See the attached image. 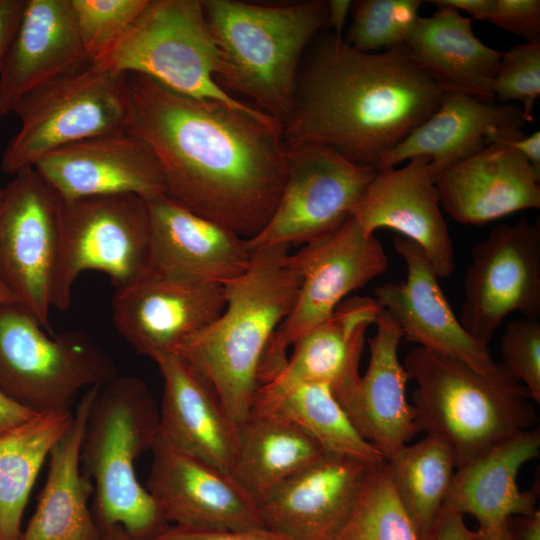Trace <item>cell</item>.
Here are the masks:
<instances>
[{"instance_id":"obj_36","label":"cell","mask_w":540,"mask_h":540,"mask_svg":"<svg viewBox=\"0 0 540 540\" xmlns=\"http://www.w3.org/2000/svg\"><path fill=\"white\" fill-rule=\"evenodd\" d=\"M420 0H360L345 41L362 52L403 45L417 19Z\"/></svg>"},{"instance_id":"obj_8","label":"cell","mask_w":540,"mask_h":540,"mask_svg":"<svg viewBox=\"0 0 540 540\" xmlns=\"http://www.w3.org/2000/svg\"><path fill=\"white\" fill-rule=\"evenodd\" d=\"M93 65L148 76L180 94L245 106L216 81L219 52L201 0H149L117 45Z\"/></svg>"},{"instance_id":"obj_44","label":"cell","mask_w":540,"mask_h":540,"mask_svg":"<svg viewBox=\"0 0 540 540\" xmlns=\"http://www.w3.org/2000/svg\"><path fill=\"white\" fill-rule=\"evenodd\" d=\"M514 540H540V511L514 516L510 520Z\"/></svg>"},{"instance_id":"obj_49","label":"cell","mask_w":540,"mask_h":540,"mask_svg":"<svg viewBox=\"0 0 540 540\" xmlns=\"http://www.w3.org/2000/svg\"><path fill=\"white\" fill-rule=\"evenodd\" d=\"M101 540H136L122 527L114 526L101 532Z\"/></svg>"},{"instance_id":"obj_34","label":"cell","mask_w":540,"mask_h":540,"mask_svg":"<svg viewBox=\"0 0 540 540\" xmlns=\"http://www.w3.org/2000/svg\"><path fill=\"white\" fill-rule=\"evenodd\" d=\"M394 492L410 519L418 540H425L442 507L457 463L454 452L442 437L427 434L406 445L386 461Z\"/></svg>"},{"instance_id":"obj_41","label":"cell","mask_w":540,"mask_h":540,"mask_svg":"<svg viewBox=\"0 0 540 540\" xmlns=\"http://www.w3.org/2000/svg\"><path fill=\"white\" fill-rule=\"evenodd\" d=\"M154 540H290L266 527L232 530L206 531L168 525Z\"/></svg>"},{"instance_id":"obj_11","label":"cell","mask_w":540,"mask_h":540,"mask_svg":"<svg viewBox=\"0 0 540 540\" xmlns=\"http://www.w3.org/2000/svg\"><path fill=\"white\" fill-rule=\"evenodd\" d=\"M290 262L301 278L294 306L272 335L264 352L258 387L284 367L289 347L328 318L346 296L384 273L388 259L374 234L350 217L337 230L305 244Z\"/></svg>"},{"instance_id":"obj_10","label":"cell","mask_w":540,"mask_h":540,"mask_svg":"<svg viewBox=\"0 0 540 540\" xmlns=\"http://www.w3.org/2000/svg\"><path fill=\"white\" fill-rule=\"evenodd\" d=\"M151 265L146 201L135 195L91 196L63 201L53 308L67 310L84 271L109 276L116 289L135 282Z\"/></svg>"},{"instance_id":"obj_30","label":"cell","mask_w":540,"mask_h":540,"mask_svg":"<svg viewBox=\"0 0 540 540\" xmlns=\"http://www.w3.org/2000/svg\"><path fill=\"white\" fill-rule=\"evenodd\" d=\"M419 17L404 46L411 58L450 91L494 102L501 53L480 41L472 18L449 7Z\"/></svg>"},{"instance_id":"obj_43","label":"cell","mask_w":540,"mask_h":540,"mask_svg":"<svg viewBox=\"0 0 540 540\" xmlns=\"http://www.w3.org/2000/svg\"><path fill=\"white\" fill-rule=\"evenodd\" d=\"M26 0H0V67L20 22Z\"/></svg>"},{"instance_id":"obj_26","label":"cell","mask_w":540,"mask_h":540,"mask_svg":"<svg viewBox=\"0 0 540 540\" xmlns=\"http://www.w3.org/2000/svg\"><path fill=\"white\" fill-rule=\"evenodd\" d=\"M375 324L376 333L368 339V368L338 402L358 433L387 461L419 431L405 396L411 379L398 359L403 333L384 310Z\"/></svg>"},{"instance_id":"obj_16","label":"cell","mask_w":540,"mask_h":540,"mask_svg":"<svg viewBox=\"0 0 540 540\" xmlns=\"http://www.w3.org/2000/svg\"><path fill=\"white\" fill-rule=\"evenodd\" d=\"M146 489L169 525L232 531L264 527L255 502L230 473L178 452L159 436Z\"/></svg>"},{"instance_id":"obj_29","label":"cell","mask_w":540,"mask_h":540,"mask_svg":"<svg viewBox=\"0 0 540 540\" xmlns=\"http://www.w3.org/2000/svg\"><path fill=\"white\" fill-rule=\"evenodd\" d=\"M98 386L87 389L69 428L52 447L45 485L19 540H101L88 506L93 482L80 464L82 437Z\"/></svg>"},{"instance_id":"obj_3","label":"cell","mask_w":540,"mask_h":540,"mask_svg":"<svg viewBox=\"0 0 540 540\" xmlns=\"http://www.w3.org/2000/svg\"><path fill=\"white\" fill-rule=\"evenodd\" d=\"M300 284L289 246L254 249L246 272L224 285L221 315L174 352L211 384L236 423L251 411L264 352L292 310Z\"/></svg>"},{"instance_id":"obj_20","label":"cell","mask_w":540,"mask_h":540,"mask_svg":"<svg viewBox=\"0 0 540 540\" xmlns=\"http://www.w3.org/2000/svg\"><path fill=\"white\" fill-rule=\"evenodd\" d=\"M393 244L406 264V280L379 286L373 297L396 322L403 337L478 372L491 371L496 363L488 345L469 334L456 318L423 250L401 236L394 238Z\"/></svg>"},{"instance_id":"obj_42","label":"cell","mask_w":540,"mask_h":540,"mask_svg":"<svg viewBox=\"0 0 540 540\" xmlns=\"http://www.w3.org/2000/svg\"><path fill=\"white\" fill-rule=\"evenodd\" d=\"M425 540H474V538L473 530L466 526L462 514L442 508Z\"/></svg>"},{"instance_id":"obj_13","label":"cell","mask_w":540,"mask_h":540,"mask_svg":"<svg viewBox=\"0 0 540 540\" xmlns=\"http://www.w3.org/2000/svg\"><path fill=\"white\" fill-rule=\"evenodd\" d=\"M287 159L282 193L266 226L248 240L252 250L307 244L331 234L351 217L377 170L317 144L287 147Z\"/></svg>"},{"instance_id":"obj_18","label":"cell","mask_w":540,"mask_h":540,"mask_svg":"<svg viewBox=\"0 0 540 540\" xmlns=\"http://www.w3.org/2000/svg\"><path fill=\"white\" fill-rule=\"evenodd\" d=\"M429 163L419 156L401 168L377 169L351 218L366 234L398 231L423 250L439 278H446L455 268V253Z\"/></svg>"},{"instance_id":"obj_6","label":"cell","mask_w":540,"mask_h":540,"mask_svg":"<svg viewBox=\"0 0 540 540\" xmlns=\"http://www.w3.org/2000/svg\"><path fill=\"white\" fill-rule=\"evenodd\" d=\"M158 434L159 409L141 379L116 375L98 386L80 464L93 481V516L101 532L120 526L136 540H154L168 526L135 473L136 459L151 450Z\"/></svg>"},{"instance_id":"obj_37","label":"cell","mask_w":540,"mask_h":540,"mask_svg":"<svg viewBox=\"0 0 540 540\" xmlns=\"http://www.w3.org/2000/svg\"><path fill=\"white\" fill-rule=\"evenodd\" d=\"M149 0H70L77 30L91 64L120 41Z\"/></svg>"},{"instance_id":"obj_45","label":"cell","mask_w":540,"mask_h":540,"mask_svg":"<svg viewBox=\"0 0 540 540\" xmlns=\"http://www.w3.org/2000/svg\"><path fill=\"white\" fill-rule=\"evenodd\" d=\"M34 414L36 413L15 403L0 391V432L28 420Z\"/></svg>"},{"instance_id":"obj_19","label":"cell","mask_w":540,"mask_h":540,"mask_svg":"<svg viewBox=\"0 0 540 540\" xmlns=\"http://www.w3.org/2000/svg\"><path fill=\"white\" fill-rule=\"evenodd\" d=\"M374 466L323 452L257 505L259 518L290 540H332Z\"/></svg>"},{"instance_id":"obj_40","label":"cell","mask_w":540,"mask_h":540,"mask_svg":"<svg viewBox=\"0 0 540 540\" xmlns=\"http://www.w3.org/2000/svg\"><path fill=\"white\" fill-rule=\"evenodd\" d=\"M488 21L527 42H540L539 0H494Z\"/></svg>"},{"instance_id":"obj_12","label":"cell","mask_w":540,"mask_h":540,"mask_svg":"<svg viewBox=\"0 0 540 540\" xmlns=\"http://www.w3.org/2000/svg\"><path fill=\"white\" fill-rule=\"evenodd\" d=\"M63 200L34 167L0 187V281L51 333Z\"/></svg>"},{"instance_id":"obj_32","label":"cell","mask_w":540,"mask_h":540,"mask_svg":"<svg viewBox=\"0 0 540 540\" xmlns=\"http://www.w3.org/2000/svg\"><path fill=\"white\" fill-rule=\"evenodd\" d=\"M250 412L292 422L312 436L325 452L352 457L370 465L386 462L382 454L358 433L326 385L300 383L281 389L260 386Z\"/></svg>"},{"instance_id":"obj_5","label":"cell","mask_w":540,"mask_h":540,"mask_svg":"<svg viewBox=\"0 0 540 540\" xmlns=\"http://www.w3.org/2000/svg\"><path fill=\"white\" fill-rule=\"evenodd\" d=\"M203 8L219 52L216 79L283 126L295 107L302 54L328 26L327 1L259 5L206 0Z\"/></svg>"},{"instance_id":"obj_24","label":"cell","mask_w":540,"mask_h":540,"mask_svg":"<svg viewBox=\"0 0 540 540\" xmlns=\"http://www.w3.org/2000/svg\"><path fill=\"white\" fill-rule=\"evenodd\" d=\"M539 451L537 426L458 468L442 508L473 516L478 522L474 540H514L511 518L536 510V493L521 491L517 475Z\"/></svg>"},{"instance_id":"obj_23","label":"cell","mask_w":540,"mask_h":540,"mask_svg":"<svg viewBox=\"0 0 540 540\" xmlns=\"http://www.w3.org/2000/svg\"><path fill=\"white\" fill-rule=\"evenodd\" d=\"M163 378L159 438L174 450L231 473L238 423L211 384L176 353L157 362Z\"/></svg>"},{"instance_id":"obj_21","label":"cell","mask_w":540,"mask_h":540,"mask_svg":"<svg viewBox=\"0 0 540 540\" xmlns=\"http://www.w3.org/2000/svg\"><path fill=\"white\" fill-rule=\"evenodd\" d=\"M540 175L512 145L493 142L434 176L440 206L457 222L484 225L540 207Z\"/></svg>"},{"instance_id":"obj_39","label":"cell","mask_w":540,"mask_h":540,"mask_svg":"<svg viewBox=\"0 0 540 540\" xmlns=\"http://www.w3.org/2000/svg\"><path fill=\"white\" fill-rule=\"evenodd\" d=\"M501 363L540 402V322L534 318L509 321L501 337Z\"/></svg>"},{"instance_id":"obj_17","label":"cell","mask_w":540,"mask_h":540,"mask_svg":"<svg viewBox=\"0 0 540 540\" xmlns=\"http://www.w3.org/2000/svg\"><path fill=\"white\" fill-rule=\"evenodd\" d=\"M33 167L65 202L117 194L150 201L167 194L153 153L126 130L63 146Z\"/></svg>"},{"instance_id":"obj_38","label":"cell","mask_w":540,"mask_h":540,"mask_svg":"<svg viewBox=\"0 0 540 540\" xmlns=\"http://www.w3.org/2000/svg\"><path fill=\"white\" fill-rule=\"evenodd\" d=\"M492 91L504 104L521 102L525 121L533 120V106L540 94V42L518 44L501 53Z\"/></svg>"},{"instance_id":"obj_15","label":"cell","mask_w":540,"mask_h":540,"mask_svg":"<svg viewBox=\"0 0 540 540\" xmlns=\"http://www.w3.org/2000/svg\"><path fill=\"white\" fill-rule=\"evenodd\" d=\"M226 305L223 285L146 272L116 289L114 325L139 353L155 362L216 320Z\"/></svg>"},{"instance_id":"obj_25","label":"cell","mask_w":540,"mask_h":540,"mask_svg":"<svg viewBox=\"0 0 540 540\" xmlns=\"http://www.w3.org/2000/svg\"><path fill=\"white\" fill-rule=\"evenodd\" d=\"M89 65L70 0H26L0 67L2 116L30 91Z\"/></svg>"},{"instance_id":"obj_4","label":"cell","mask_w":540,"mask_h":540,"mask_svg":"<svg viewBox=\"0 0 540 540\" xmlns=\"http://www.w3.org/2000/svg\"><path fill=\"white\" fill-rule=\"evenodd\" d=\"M403 366L417 384L411 405L418 431L447 441L457 469L539 421L529 391L501 362L481 373L418 346Z\"/></svg>"},{"instance_id":"obj_35","label":"cell","mask_w":540,"mask_h":540,"mask_svg":"<svg viewBox=\"0 0 540 540\" xmlns=\"http://www.w3.org/2000/svg\"><path fill=\"white\" fill-rule=\"evenodd\" d=\"M332 540H418L386 462L372 467L348 518Z\"/></svg>"},{"instance_id":"obj_22","label":"cell","mask_w":540,"mask_h":540,"mask_svg":"<svg viewBox=\"0 0 540 540\" xmlns=\"http://www.w3.org/2000/svg\"><path fill=\"white\" fill-rule=\"evenodd\" d=\"M146 204L151 230L150 270L224 286L248 269L253 250L247 239L167 196Z\"/></svg>"},{"instance_id":"obj_1","label":"cell","mask_w":540,"mask_h":540,"mask_svg":"<svg viewBox=\"0 0 540 540\" xmlns=\"http://www.w3.org/2000/svg\"><path fill=\"white\" fill-rule=\"evenodd\" d=\"M126 131L156 158L166 196L249 240L271 218L288 173L282 124L250 106L194 98L125 74Z\"/></svg>"},{"instance_id":"obj_9","label":"cell","mask_w":540,"mask_h":540,"mask_svg":"<svg viewBox=\"0 0 540 540\" xmlns=\"http://www.w3.org/2000/svg\"><path fill=\"white\" fill-rule=\"evenodd\" d=\"M12 113L19 117L21 127L3 152L1 168L14 176L63 146L125 131V74L91 64L30 91Z\"/></svg>"},{"instance_id":"obj_28","label":"cell","mask_w":540,"mask_h":540,"mask_svg":"<svg viewBox=\"0 0 540 540\" xmlns=\"http://www.w3.org/2000/svg\"><path fill=\"white\" fill-rule=\"evenodd\" d=\"M382 310L374 297L346 298L328 318L294 343L282 370L261 386L281 389L300 383L322 384L338 400L360 378L365 332Z\"/></svg>"},{"instance_id":"obj_27","label":"cell","mask_w":540,"mask_h":540,"mask_svg":"<svg viewBox=\"0 0 540 540\" xmlns=\"http://www.w3.org/2000/svg\"><path fill=\"white\" fill-rule=\"evenodd\" d=\"M527 123L517 106L495 104L467 93L448 91L436 110L390 150L377 169L414 157L430 159L433 177L478 153L502 132Z\"/></svg>"},{"instance_id":"obj_47","label":"cell","mask_w":540,"mask_h":540,"mask_svg":"<svg viewBox=\"0 0 540 540\" xmlns=\"http://www.w3.org/2000/svg\"><path fill=\"white\" fill-rule=\"evenodd\" d=\"M512 145L531 164L535 172L540 175V132L535 131L530 135L524 133L508 141H502Z\"/></svg>"},{"instance_id":"obj_51","label":"cell","mask_w":540,"mask_h":540,"mask_svg":"<svg viewBox=\"0 0 540 540\" xmlns=\"http://www.w3.org/2000/svg\"><path fill=\"white\" fill-rule=\"evenodd\" d=\"M0 116H2V114H1V102H0Z\"/></svg>"},{"instance_id":"obj_33","label":"cell","mask_w":540,"mask_h":540,"mask_svg":"<svg viewBox=\"0 0 540 540\" xmlns=\"http://www.w3.org/2000/svg\"><path fill=\"white\" fill-rule=\"evenodd\" d=\"M72 419L71 409L36 413L0 432V540H19L35 480Z\"/></svg>"},{"instance_id":"obj_50","label":"cell","mask_w":540,"mask_h":540,"mask_svg":"<svg viewBox=\"0 0 540 540\" xmlns=\"http://www.w3.org/2000/svg\"><path fill=\"white\" fill-rule=\"evenodd\" d=\"M10 303H17V300L10 290L0 281V305Z\"/></svg>"},{"instance_id":"obj_46","label":"cell","mask_w":540,"mask_h":540,"mask_svg":"<svg viewBox=\"0 0 540 540\" xmlns=\"http://www.w3.org/2000/svg\"><path fill=\"white\" fill-rule=\"evenodd\" d=\"M429 2L437 7L466 11L477 20H488L494 7V0H432Z\"/></svg>"},{"instance_id":"obj_7","label":"cell","mask_w":540,"mask_h":540,"mask_svg":"<svg viewBox=\"0 0 540 540\" xmlns=\"http://www.w3.org/2000/svg\"><path fill=\"white\" fill-rule=\"evenodd\" d=\"M17 303L0 305V391L35 412L69 410L83 388L102 385L117 369L86 333L50 338Z\"/></svg>"},{"instance_id":"obj_2","label":"cell","mask_w":540,"mask_h":540,"mask_svg":"<svg viewBox=\"0 0 540 540\" xmlns=\"http://www.w3.org/2000/svg\"><path fill=\"white\" fill-rule=\"evenodd\" d=\"M406 47L362 52L332 35L298 73L296 101L282 126L286 147L327 146L376 168L424 122L448 92Z\"/></svg>"},{"instance_id":"obj_31","label":"cell","mask_w":540,"mask_h":540,"mask_svg":"<svg viewBox=\"0 0 540 540\" xmlns=\"http://www.w3.org/2000/svg\"><path fill=\"white\" fill-rule=\"evenodd\" d=\"M238 438L230 474L256 505L325 452L292 422L255 412L238 423Z\"/></svg>"},{"instance_id":"obj_48","label":"cell","mask_w":540,"mask_h":540,"mask_svg":"<svg viewBox=\"0 0 540 540\" xmlns=\"http://www.w3.org/2000/svg\"><path fill=\"white\" fill-rule=\"evenodd\" d=\"M328 3V26L333 28L334 34L338 38H342L343 27L352 6L349 0H330Z\"/></svg>"},{"instance_id":"obj_14","label":"cell","mask_w":540,"mask_h":540,"mask_svg":"<svg viewBox=\"0 0 540 540\" xmlns=\"http://www.w3.org/2000/svg\"><path fill=\"white\" fill-rule=\"evenodd\" d=\"M459 321L488 345L513 312L540 317V222L522 217L501 223L471 250Z\"/></svg>"}]
</instances>
